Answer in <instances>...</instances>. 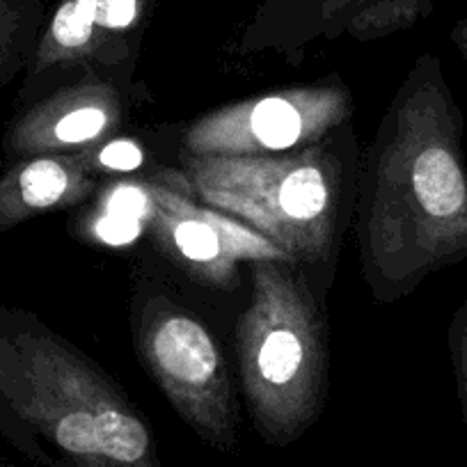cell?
Instances as JSON below:
<instances>
[{
    "mask_svg": "<svg viewBox=\"0 0 467 467\" xmlns=\"http://www.w3.org/2000/svg\"><path fill=\"white\" fill-rule=\"evenodd\" d=\"M80 156L101 182L147 177V172L154 168L142 140L124 136V133L92 147V150H83Z\"/></svg>",
    "mask_w": 467,
    "mask_h": 467,
    "instance_id": "cell-12",
    "label": "cell"
},
{
    "mask_svg": "<svg viewBox=\"0 0 467 467\" xmlns=\"http://www.w3.org/2000/svg\"><path fill=\"white\" fill-rule=\"evenodd\" d=\"M145 179L151 195L145 236L192 285L234 291L241 285V264L286 259L250 227L188 195L168 165H154Z\"/></svg>",
    "mask_w": 467,
    "mask_h": 467,
    "instance_id": "cell-7",
    "label": "cell"
},
{
    "mask_svg": "<svg viewBox=\"0 0 467 467\" xmlns=\"http://www.w3.org/2000/svg\"><path fill=\"white\" fill-rule=\"evenodd\" d=\"M462 112L433 53L389 99L360 151L353 229L360 275L379 305L467 259Z\"/></svg>",
    "mask_w": 467,
    "mask_h": 467,
    "instance_id": "cell-1",
    "label": "cell"
},
{
    "mask_svg": "<svg viewBox=\"0 0 467 467\" xmlns=\"http://www.w3.org/2000/svg\"><path fill=\"white\" fill-rule=\"evenodd\" d=\"M353 92L339 74L286 85L202 112L179 133L183 156L298 151L353 122Z\"/></svg>",
    "mask_w": 467,
    "mask_h": 467,
    "instance_id": "cell-6",
    "label": "cell"
},
{
    "mask_svg": "<svg viewBox=\"0 0 467 467\" xmlns=\"http://www.w3.org/2000/svg\"><path fill=\"white\" fill-rule=\"evenodd\" d=\"M360 151L353 122H346L298 151L182 156L170 172L197 202L275 245L327 300L353 229Z\"/></svg>",
    "mask_w": 467,
    "mask_h": 467,
    "instance_id": "cell-3",
    "label": "cell"
},
{
    "mask_svg": "<svg viewBox=\"0 0 467 467\" xmlns=\"http://www.w3.org/2000/svg\"><path fill=\"white\" fill-rule=\"evenodd\" d=\"M44 28V0H0V89L21 76Z\"/></svg>",
    "mask_w": 467,
    "mask_h": 467,
    "instance_id": "cell-11",
    "label": "cell"
},
{
    "mask_svg": "<svg viewBox=\"0 0 467 467\" xmlns=\"http://www.w3.org/2000/svg\"><path fill=\"white\" fill-rule=\"evenodd\" d=\"M0 435L37 467H165L131 394L74 341L0 305Z\"/></svg>",
    "mask_w": 467,
    "mask_h": 467,
    "instance_id": "cell-2",
    "label": "cell"
},
{
    "mask_svg": "<svg viewBox=\"0 0 467 467\" xmlns=\"http://www.w3.org/2000/svg\"><path fill=\"white\" fill-rule=\"evenodd\" d=\"M129 326L142 369L179 420L209 447L234 453L241 444V403L213 327L147 264L136 268Z\"/></svg>",
    "mask_w": 467,
    "mask_h": 467,
    "instance_id": "cell-5",
    "label": "cell"
},
{
    "mask_svg": "<svg viewBox=\"0 0 467 467\" xmlns=\"http://www.w3.org/2000/svg\"><path fill=\"white\" fill-rule=\"evenodd\" d=\"M101 183L80 151L10 161L0 172V234L28 220L88 204Z\"/></svg>",
    "mask_w": 467,
    "mask_h": 467,
    "instance_id": "cell-9",
    "label": "cell"
},
{
    "mask_svg": "<svg viewBox=\"0 0 467 467\" xmlns=\"http://www.w3.org/2000/svg\"><path fill=\"white\" fill-rule=\"evenodd\" d=\"M449 356H451L456 399L462 424L467 426V300L456 309L447 330Z\"/></svg>",
    "mask_w": 467,
    "mask_h": 467,
    "instance_id": "cell-13",
    "label": "cell"
},
{
    "mask_svg": "<svg viewBox=\"0 0 467 467\" xmlns=\"http://www.w3.org/2000/svg\"><path fill=\"white\" fill-rule=\"evenodd\" d=\"M0 467H19V465H16V462H12V461H3V462H0Z\"/></svg>",
    "mask_w": 467,
    "mask_h": 467,
    "instance_id": "cell-15",
    "label": "cell"
},
{
    "mask_svg": "<svg viewBox=\"0 0 467 467\" xmlns=\"http://www.w3.org/2000/svg\"><path fill=\"white\" fill-rule=\"evenodd\" d=\"M451 42L456 44L458 53H461L462 62H465V69H467V16L465 19L458 21L451 30Z\"/></svg>",
    "mask_w": 467,
    "mask_h": 467,
    "instance_id": "cell-14",
    "label": "cell"
},
{
    "mask_svg": "<svg viewBox=\"0 0 467 467\" xmlns=\"http://www.w3.org/2000/svg\"><path fill=\"white\" fill-rule=\"evenodd\" d=\"M151 101L142 80L88 71L37 101L16 108L0 140L3 159L10 163L26 156L92 150L127 131L133 112Z\"/></svg>",
    "mask_w": 467,
    "mask_h": 467,
    "instance_id": "cell-8",
    "label": "cell"
},
{
    "mask_svg": "<svg viewBox=\"0 0 467 467\" xmlns=\"http://www.w3.org/2000/svg\"><path fill=\"white\" fill-rule=\"evenodd\" d=\"M250 300L234 326L241 401L268 447L298 442L330 394L326 300L286 259L248 264Z\"/></svg>",
    "mask_w": 467,
    "mask_h": 467,
    "instance_id": "cell-4",
    "label": "cell"
},
{
    "mask_svg": "<svg viewBox=\"0 0 467 467\" xmlns=\"http://www.w3.org/2000/svg\"><path fill=\"white\" fill-rule=\"evenodd\" d=\"M154 0H94V71L138 80L142 35Z\"/></svg>",
    "mask_w": 467,
    "mask_h": 467,
    "instance_id": "cell-10",
    "label": "cell"
}]
</instances>
